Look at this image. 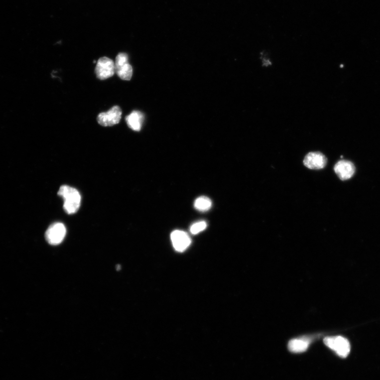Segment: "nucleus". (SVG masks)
Here are the masks:
<instances>
[{"label": "nucleus", "instance_id": "1", "mask_svg": "<svg viewBox=\"0 0 380 380\" xmlns=\"http://www.w3.org/2000/svg\"><path fill=\"white\" fill-rule=\"evenodd\" d=\"M58 194L64 200V209L69 215L77 213L81 207V196L78 191L68 185H63Z\"/></svg>", "mask_w": 380, "mask_h": 380}, {"label": "nucleus", "instance_id": "2", "mask_svg": "<svg viewBox=\"0 0 380 380\" xmlns=\"http://www.w3.org/2000/svg\"><path fill=\"white\" fill-rule=\"evenodd\" d=\"M324 343L327 347L334 351L342 358H347L350 354L351 346L349 341L341 336L326 337Z\"/></svg>", "mask_w": 380, "mask_h": 380}, {"label": "nucleus", "instance_id": "3", "mask_svg": "<svg viewBox=\"0 0 380 380\" xmlns=\"http://www.w3.org/2000/svg\"><path fill=\"white\" fill-rule=\"evenodd\" d=\"M116 72L124 81H130L132 75V68L128 63V57L126 53L121 52L116 58Z\"/></svg>", "mask_w": 380, "mask_h": 380}, {"label": "nucleus", "instance_id": "4", "mask_svg": "<svg viewBox=\"0 0 380 380\" xmlns=\"http://www.w3.org/2000/svg\"><path fill=\"white\" fill-rule=\"evenodd\" d=\"M116 73V67L113 60L104 57L97 61L95 68V73L100 80H105L112 77Z\"/></svg>", "mask_w": 380, "mask_h": 380}, {"label": "nucleus", "instance_id": "5", "mask_svg": "<svg viewBox=\"0 0 380 380\" xmlns=\"http://www.w3.org/2000/svg\"><path fill=\"white\" fill-rule=\"evenodd\" d=\"M66 232V228L63 224H53L48 228L46 233V241L51 245H59L64 241Z\"/></svg>", "mask_w": 380, "mask_h": 380}, {"label": "nucleus", "instance_id": "6", "mask_svg": "<svg viewBox=\"0 0 380 380\" xmlns=\"http://www.w3.org/2000/svg\"><path fill=\"white\" fill-rule=\"evenodd\" d=\"M122 114V110L119 106H114L108 112L100 113L97 120L103 127H112L120 123Z\"/></svg>", "mask_w": 380, "mask_h": 380}, {"label": "nucleus", "instance_id": "7", "mask_svg": "<svg viewBox=\"0 0 380 380\" xmlns=\"http://www.w3.org/2000/svg\"><path fill=\"white\" fill-rule=\"evenodd\" d=\"M327 162L328 160L322 153L310 152L305 156L303 162L309 169L320 170L325 167Z\"/></svg>", "mask_w": 380, "mask_h": 380}, {"label": "nucleus", "instance_id": "8", "mask_svg": "<svg viewBox=\"0 0 380 380\" xmlns=\"http://www.w3.org/2000/svg\"><path fill=\"white\" fill-rule=\"evenodd\" d=\"M171 239L174 249L178 252L186 250L191 243L189 236L184 232L175 231L171 235Z\"/></svg>", "mask_w": 380, "mask_h": 380}, {"label": "nucleus", "instance_id": "9", "mask_svg": "<svg viewBox=\"0 0 380 380\" xmlns=\"http://www.w3.org/2000/svg\"><path fill=\"white\" fill-rule=\"evenodd\" d=\"M334 171L342 181L347 180L355 174L356 167L351 162L341 160L335 164Z\"/></svg>", "mask_w": 380, "mask_h": 380}, {"label": "nucleus", "instance_id": "10", "mask_svg": "<svg viewBox=\"0 0 380 380\" xmlns=\"http://www.w3.org/2000/svg\"><path fill=\"white\" fill-rule=\"evenodd\" d=\"M144 115L138 111L131 112L126 118L128 127L134 131H140L144 122Z\"/></svg>", "mask_w": 380, "mask_h": 380}, {"label": "nucleus", "instance_id": "11", "mask_svg": "<svg viewBox=\"0 0 380 380\" xmlns=\"http://www.w3.org/2000/svg\"><path fill=\"white\" fill-rule=\"evenodd\" d=\"M309 343L308 340L304 338L293 339L288 343V350L293 353H302L308 349Z\"/></svg>", "mask_w": 380, "mask_h": 380}, {"label": "nucleus", "instance_id": "12", "mask_svg": "<svg viewBox=\"0 0 380 380\" xmlns=\"http://www.w3.org/2000/svg\"><path fill=\"white\" fill-rule=\"evenodd\" d=\"M194 205V207L198 211H207L211 208L212 201L208 197L202 196L196 200Z\"/></svg>", "mask_w": 380, "mask_h": 380}, {"label": "nucleus", "instance_id": "13", "mask_svg": "<svg viewBox=\"0 0 380 380\" xmlns=\"http://www.w3.org/2000/svg\"><path fill=\"white\" fill-rule=\"evenodd\" d=\"M207 227V224L204 221L196 223L192 225L190 227V232L193 235H197L205 231Z\"/></svg>", "mask_w": 380, "mask_h": 380}]
</instances>
